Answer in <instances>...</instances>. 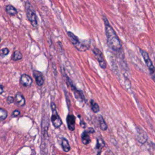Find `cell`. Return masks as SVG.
<instances>
[{"label": "cell", "instance_id": "1", "mask_svg": "<svg viewBox=\"0 0 155 155\" xmlns=\"http://www.w3.org/2000/svg\"><path fill=\"white\" fill-rule=\"evenodd\" d=\"M104 21L108 46L113 51H120L122 48V44L119 38H118L113 28L110 24L107 18L105 16H104Z\"/></svg>", "mask_w": 155, "mask_h": 155}, {"label": "cell", "instance_id": "2", "mask_svg": "<svg viewBox=\"0 0 155 155\" xmlns=\"http://www.w3.org/2000/svg\"><path fill=\"white\" fill-rule=\"evenodd\" d=\"M67 36L69 38V39L74 46V47L80 51H85L88 50L90 47V44L83 43V41H80L78 38L72 32L68 31Z\"/></svg>", "mask_w": 155, "mask_h": 155}, {"label": "cell", "instance_id": "3", "mask_svg": "<svg viewBox=\"0 0 155 155\" xmlns=\"http://www.w3.org/2000/svg\"><path fill=\"white\" fill-rule=\"evenodd\" d=\"M25 10H26V16L27 19L30 21L32 26L35 28L38 27V20L37 16L35 12V9L33 6L29 3L26 2L25 4Z\"/></svg>", "mask_w": 155, "mask_h": 155}, {"label": "cell", "instance_id": "4", "mask_svg": "<svg viewBox=\"0 0 155 155\" xmlns=\"http://www.w3.org/2000/svg\"><path fill=\"white\" fill-rule=\"evenodd\" d=\"M51 109L52 111V114L51 116V122L53 125V126L56 128H58L60 127V126L62 125V122L59 117V114H58L57 110H56V107L55 104L53 102H51Z\"/></svg>", "mask_w": 155, "mask_h": 155}, {"label": "cell", "instance_id": "5", "mask_svg": "<svg viewBox=\"0 0 155 155\" xmlns=\"http://www.w3.org/2000/svg\"><path fill=\"white\" fill-rule=\"evenodd\" d=\"M139 51H140V52L141 53V55L142 56V57L143 58V60H144L148 68V70H149V71L150 72V74L152 75L153 79H154V65L153 64V62H152L151 59L149 57V55H148V53L146 51H145V50H142L141 48H139Z\"/></svg>", "mask_w": 155, "mask_h": 155}, {"label": "cell", "instance_id": "6", "mask_svg": "<svg viewBox=\"0 0 155 155\" xmlns=\"http://www.w3.org/2000/svg\"><path fill=\"white\" fill-rule=\"evenodd\" d=\"M92 51L94 53L96 59L97 60L100 67L101 68L105 69L106 68L107 64H106V61L104 59V55H103L102 51L97 48H93L92 50Z\"/></svg>", "mask_w": 155, "mask_h": 155}, {"label": "cell", "instance_id": "7", "mask_svg": "<svg viewBox=\"0 0 155 155\" xmlns=\"http://www.w3.org/2000/svg\"><path fill=\"white\" fill-rule=\"evenodd\" d=\"M67 79L68 80V82H69V84L71 87V90H73V93H74V96L75 97V98L80 101V102H85V96L84 95V93L82 92V91L81 90H79L78 89H77L73 85V84L72 83L71 81L68 78H67Z\"/></svg>", "mask_w": 155, "mask_h": 155}, {"label": "cell", "instance_id": "8", "mask_svg": "<svg viewBox=\"0 0 155 155\" xmlns=\"http://www.w3.org/2000/svg\"><path fill=\"white\" fill-rule=\"evenodd\" d=\"M33 74V77L35 78L36 84L39 87L42 86V85L44 84V81L42 73L39 71L34 70Z\"/></svg>", "mask_w": 155, "mask_h": 155}, {"label": "cell", "instance_id": "9", "mask_svg": "<svg viewBox=\"0 0 155 155\" xmlns=\"http://www.w3.org/2000/svg\"><path fill=\"white\" fill-rule=\"evenodd\" d=\"M32 79L31 78L26 74H23L21 75V78H20V83L24 87H30L31 86L32 84Z\"/></svg>", "mask_w": 155, "mask_h": 155}, {"label": "cell", "instance_id": "10", "mask_svg": "<svg viewBox=\"0 0 155 155\" xmlns=\"http://www.w3.org/2000/svg\"><path fill=\"white\" fill-rule=\"evenodd\" d=\"M137 140L141 143H144L147 139H148V136L147 134L146 133V132H145L143 130H142L141 128H139V130H138V128H137Z\"/></svg>", "mask_w": 155, "mask_h": 155}, {"label": "cell", "instance_id": "11", "mask_svg": "<svg viewBox=\"0 0 155 155\" xmlns=\"http://www.w3.org/2000/svg\"><path fill=\"white\" fill-rule=\"evenodd\" d=\"M75 117L73 114H68L67 117V124L68 128L70 131H74L75 129Z\"/></svg>", "mask_w": 155, "mask_h": 155}, {"label": "cell", "instance_id": "12", "mask_svg": "<svg viewBox=\"0 0 155 155\" xmlns=\"http://www.w3.org/2000/svg\"><path fill=\"white\" fill-rule=\"evenodd\" d=\"M14 101L19 106L22 107L25 104V100L24 96L19 92H18L14 98Z\"/></svg>", "mask_w": 155, "mask_h": 155}, {"label": "cell", "instance_id": "13", "mask_svg": "<svg viewBox=\"0 0 155 155\" xmlns=\"http://www.w3.org/2000/svg\"><path fill=\"white\" fill-rule=\"evenodd\" d=\"M90 133L88 131H84L81 134L82 142L84 145H88L91 142V139L89 136Z\"/></svg>", "mask_w": 155, "mask_h": 155}, {"label": "cell", "instance_id": "14", "mask_svg": "<svg viewBox=\"0 0 155 155\" xmlns=\"http://www.w3.org/2000/svg\"><path fill=\"white\" fill-rule=\"evenodd\" d=\"M5 12L10 16H15L18 13L16 8L12 5H7L5 6Z\"/></svg>", "mask_w": 155, "mask_h": 155}, {"label": "cell", "instance_id": "15", "mask_svg": "<svg viewBox=\"0 0 155 155\" xmlns=\"http://www.w3.org/2000/svg\"><path fill=\"white\" fill-rule=\"evenodd\" d=\"M61 145H62V148L64 150V152L67 153L68 151H69L70 150V144L68 143V141L67 140V139L63 137L62 139V142H61Z\"/></svg>", "mask_w": 155, "mask_h": 155}, {"label": "cell", "instance_id": "16", "mask_svg": "<svg viewBox=\"0 0 155 155\" xmlns=\"http://www.w3.org/2000/svg\"><path fill=\"white\" fill-rule=\"evenodd\" d=\"M98 121H99L100 128L103 131H105L107 129V124L105 123L103 117L101 115L99 116Z\"/></svg>", "mask_w": 155, "mask_h": 155}, {"label": "cell", "instance_id": "17", "mask_svg": "<svg viewBox=\"0 0 155 155\" xmlns=\"http://www.w3.org/2000/svg\"><path fill=\"white\" fill-rule=\"evenodd\" d=\"M105 147V142L102 139H97L96 142V148L99 151L98 154H99L102 150V149Z\"/></svg>", "mask_w": 155, "mask_h": 155}, {"label": "cell", "instance_id": "18", "mask_svg": "<svg viewBox=\"0 0 155 155\" xmlns=\"http://www.w3.org/2000/svg\"><path fill=\"white\" fill-rule=\"evenodd\" d=\"M22 58V54L19 50H16L13 52V55L12 56V59L13 61H19Z\"/></svg>", "mask_w": 155, "mask_h": 155}, {"label": "cell", "instance_id": "19", "mask_svg": "<svg viewBox=\"0 0 155 155\" xmlns=\"http://www.w3.org/2000/svg\"><path fill=\"white\" fill-rule=\"evenodd\" d=\"M90 105H91V108L92 111H93L94 113H97L98 111H99L100 108H99V105H98L96 102H95L94 100H92V99H91V100L90 101Z\"/></svg>", "mask_w": 155, "mask_h": 155}, {"label": "cell", "instance_id": "20", "mask_svg": "<svg viewBox=\"0 0 155 155\" xmlns=\"http://www.w3.org/2000/svg\"><path fill=\"white\" fill-rule=\"evenodd\" d=\"M8 113L6 110L0 107V120H3L5 119L7 117Z\"/></svg>", "mask_w": 155, "mask_h": 155}, {"label": "cell", "instance_id": "21", "mask_svg": "<svg viewBox=\"0 0 155 155\" xmlns=\"http://www.w3.org/2000/svg\"><path fill=\"white\" fill-rule=\"evenodd\" d=\"M10 52V50L7 48H4L0 49V56L2 58L5 57L6 55H7Z\"/></svg>", "mask_w": 155, "mask_h": 155}, {"label": "cell", "instance_id": "22", "mask_svg": "<svg viewBox=\"0 0 155 155\" xmlns=\"http://www.w3.org/2000/svg\"><path fill=\"white\" fill-rule=\"evenodd\" d=\"M20 114V111L18 110H15L13 111L12 114V116L13 117H17Z\"/></svg>", "mask_w": 155, "mask_h": 155}, {"label": "cell", "instance_id": "23", "mask_svg": "<svg viewBox=\"0 0 155 155\" xmlns=\"http://www.w3.org/2000/svg\"><path fill=\"white\" fill-rule=\"evenodd\" d=\"M7 102L8 104H12V103L14 102V97L11 96H8L7 98Z\"/></svg>", "mask_w": 155, "mask_h": 155}, {"label": "cell", "instance_id": "24", "mask_svg": "<svg viewBox=\"0 0 155 155\" xmlns=\"http://www.w3.org/2000/svg\"><path fill=\"white\" fill-rule=\"evenodd\" d=\"M88 131L90 133H94V130L93 128H88Z\"/></svg>", "mask_w": 155, "mask_h": 155}, {"label": "cell", "instance_id": "25", "mask_svg": "<svg viewBox=\"0 0 155 155\" xmlns=\"http://www.w3.org/2000/svg\"><path fill=\"white\" fill-rule=\"evenodd\" d=\"M80 124H81V127H82L83 128H85V122L83 121V120H81V122H80Z\"/></svg>", "mask_w": 155, "mask_h": 155}, {"label": "cell", "instance_id": "26", "mask_svg": "<svg viewBox=\"0 0 155 155\" xmlns=\"http://www.w3.org/2000/svg\"><path fill=\"white\" fill-rule=\"evenodd\" d=\"M4 92V87L0 84V94H2Z\"/></svg>", "mask_w": 155, "mask_h": 155}, {"label": "cell", "instance_id": "27", "mask_svg": "<svg viewBox=\"0 0 155 155\" xmlns=\"http://www.w3.org/2000/svg\"><path fill=\"white\" fill-rule=\"evenodd\" d=\"M1 37L0 36V42H1Z\"/></svg>", "mask_w": 155, "mask_h": 155}, {"label": "cell", "instance_id": "28", "mask_svg": "<svg viewBox=\"0 0 155 155\" xmlns=\"http://www.w3.org/2000/svg\"><path fill=\"white\" fill-rule=\"evenodd\" d=\"M0 154H1V152H0Z\"/></svg>", "mask_w": 155, "mask_h": 155}]
</instances>
